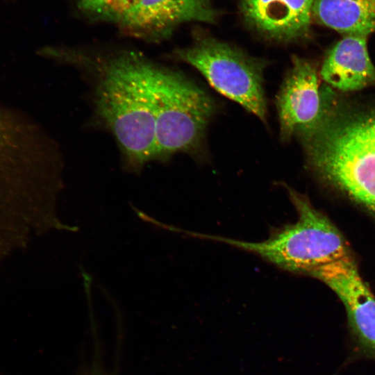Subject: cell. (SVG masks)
<instances>
[{"label": "cell", "instance_id": "cell-1", "mask_svg": "<svg viewBox=\"0 0 375 375\" xmlns=\"http://www.w3.org/2000/svg\"><path fill=\"white\" fill-rule=\"evenodd\" d=\"M51 53L87 75L96 114L115 137L124 169L140 174L147 162L157 160L151 60L126 49L63 47Z\"/></svg>", "mask_w": 375, "mask_h": 375}, {"label": "cell", "instance_id": "cell-2", "mask_svg": "<svg viewBox=\"0 0 375 375\" xmlns=\"http://www.w3.org/2000/svg\"><path fill=\"white\" fill-rule=\"evenodd\" d=\"M322 88V117L298 137L306 165L324 185L375 217V93Z\"/></svg>", "mask_w": 375, "mask_h": 375}, {"label": "cell", "instance_id": "cell-3", "mask_svg": "<svg viewBox=\"0 0 375 375\" xmlns=\"http://www.w3.org/2000/svg\"><path fill=\"white\" fill-rule=\"evenodd\" d=\"M149 72L157 160L177 153L201 157L207 128L217 110L214 99L185 75L151 60Z\"/></svg>", "mask_w": 375, "mask_h": 375}, {"label": "cell", "instance_id": "cell-4", "mask_svg": "<svg viewBox=\"0 0 375 375\" xmlns=\"http://www.w3.org/2000/svg\"><path fill=\"white\" fill-rule=\"evenodd\" d=\"M288 192L297 220L276 229L267 239L251 242L210 235L203 238L252 252L285 270L308 275L351 256L347 242L330 219L303 194L289 188Z\"/></svg>", "mask_w": 375, "mask_h": 375}, {"label": "cell", "instance_id": "cell-5", "mask_svg": "<svg viewBox=\"0 0 375 375\" xmlns=\"http://www.w3.org/2000/svg\"><path fill=\"white\" fill-rule=\"evenodd\" d=\"M175 55L197 69L217 92L266 121L265 60L202 31H196L192 44L176 50Z\"/></svg>", "mask_w": 375, "mask_h": 375}, {"label": "cell", "instance_id": "cell-6", "mask_svg": "<svg viewBox=\"0 0 375 375\" xmlns=\"http://www.w3.org/2000/svg\"><path fill=\"white\" fill-rule=\"evenodd\" d=\"M62 164L57 144L40 126L0 106V186L38 189Z\"/></svg>", "mask_w": 375, "mask_h": 375}, {"label": "cell", "instance_id": "cell-7", "mask_svg": "<svg viewBox=\"0 0 375 375\" xmlns=\"http://www.w3.org/2000/svg\"><path fill=\"white\" fill-rule=\"evenodd\" d=\"M278 111L280 138L289 142L312 129L323 112V97L315 65L310 60L294 56L278 93Z\"/></svg>", "mask_w": 375, "mask_h": 375}, {"label": "cell", "instance_id": "cell-8", "mask_svg": "<svg viewBox=\"0 0 375 375\" xmlns=\"http://www.w3.org/2000/svg\"><path fill=\"white\" fill-rule=\"evenodd\" d=\"M217 16L211 0H142L115 25L128 36L159 42L183 24H215Z\"/></svg>", "mask_w": 375, "mask_h": 375}, {"label": "cell", "instance_id": "cell-9", "mask_svg": "<svg viewBox=\"0 0 375 375\" xmlns=\"http://www.w3.org/2000/svg\"><path fill=\"white\" fill-rule=\"evenodd\" d=\"M310 276L324 282L337 294L360 346L375 357V297L352 256L323 266Z\"/></svg>", "mask_w": 375, "mask_h": 375}, {"label": "cell", "instance_id": "cell-10", "mask_svg": "<svg viewBox=\"0 0 375 375\" xmlns=\"http://www.w3.org/2000/svg\"><path fill=\"white\" fill-rule=\"evenodd\" d=\"M316 0H240L246 24L262 36L279 42H292L310 33Z\"/></svg>", "mask_w": 375, "mask_h": 375}, {"label": "cell", "instance_id": "cell-11", "mask_svg": "<svg viewBox=\"0 0 375 375\" xmlns=\"http://www.w3.org/2000/svg\"><path fill=\"white\" fill-rule=\"evenodd\" d=\"M366 37L344 36L326 53L319 74L337 92H360L375 86V65L367 49Z\"/></svg>", "mask_w": 375, "mask_h": 375}, {"label": "cell", "instance_id": "cell-12", "mask_svg": "<svg viewBox=\"0 0 375 375\" xmlns=\"http://www.w3.org/2000/svg\"><path fill=\"white\" fill-rule=\"evenodd\" d=\"M312 17L344 36L367 38L375 33V0H316Z\"/></svg>", "mask_w": 375, "mask_h": 375}, {"label": "cell", "instance_id": "cell-13", "mask_svg": "<svg viewBox=\"0 0 375 375\" xmlns=\"http://www.w3.org/2000/svg\"><path fill=\"white\" fill-rule=\"evenodd\" d=\"M142 0H78L77 8L89 19L116 24Z\"/></svg>", "mask_w": 375, "mask_h": 375}]
</instances>
